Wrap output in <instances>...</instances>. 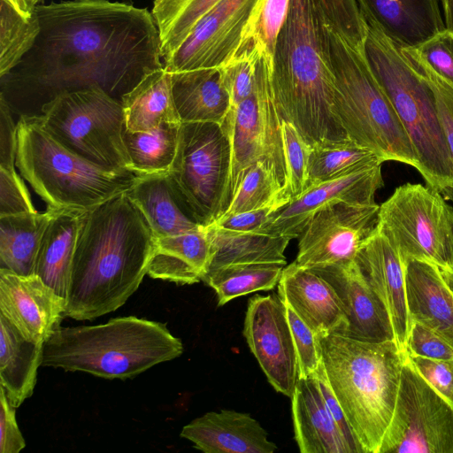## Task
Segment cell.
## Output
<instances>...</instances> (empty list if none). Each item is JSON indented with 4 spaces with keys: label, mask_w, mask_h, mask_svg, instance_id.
Here are the masks:
<instances>
[{
    "label": "cell",
    "mask_w": 453,
    "mask_h": 453,
    "mask_svg": "<svg viewBox=\"0 0 453 453\" xmlns=\"http://www.w3.org/2000/svg\"><path fill=\"white\" fill-rule=\"evenodd\" d=\"M366 23L402 48L415 47L445 29L439 0H357Z\"/></svg>",
    "instance_id": "obj_23"
},
{
    "label": "cell",
    "mask_w": 453,
    "mask_h": 453,
    "mask_svg": "<svg viewBox=\"0 0 453 453\" xmlns=\"http://www.w3.org/2000/svg\"><path fill=\"white\" fill-rule=\"evenodd\" d=\"M211 261L205 226L173 236L156 238L147 275L176 284L203 280Z\"/></svg>",
    "instance_id": "obj_27"
},
{
    "label": "cell",
    "mask_w": 453,
    "mask_h": 453,
    "mask_svg": "<svg viewBox=\"0 0 453 453\" xmlns=\"http://www.w3.org/2000/svg\"><path fill=\"white\" fill-rule=\"evenodd\" d=\"M17 149V124L4 95L0 100V168L15 169Z\"/></svg>",
    "instance_id": "obj_53"
},
{
    "label": "cell",
    "mask_w": 453,
    "mask_h": 453,
    "mask_svg": "<svg viewBox=\"0 0 453 453\" xmlns=\"http://www.w3.org/2000/svg\"><path fill=\"white\" fill-rule=\"evenodd\" d=\"M171 81L180 123L225 121L232 104L219 67L171 73Z\"/></svg>",
    "instance_id": "obj_26"
},
{
    "label": "cell",
    "mask_w": 453,
    "mask_h": 453,
    "mask_svg": "<svg viewBox=\"0 0 453 453\" xmlns=\"http://www.w3.org/2000/svg\"><path fill=\"white\" fill-rule=\"evenodd\" d=\"M324 35L334 82V111L348 138L385 161L417 167L411 142L357 46L325 19Z\"/></svg>",
    "instance_id": "obj_6"
},
{
    "label": "cell",
    "mask_w": 453,
    "mask_h": 453,
    "mask_svg": "<svg viewBox=\"0 0 453 453\" xmlns=\"http://www.w3.org/2000/svg\"><path fill=\"white\" fill-rule=\"evenodd\" d=\"M19 13L25 17H31L35 12L36 4L34 0H6Z\"/></svg>",
    "instance_id": "obj_54"
},
{
    "label": "cell",
    "mask_w": 453,
    "mask_h": 453,
    "mask_svg": "<svg viewBox=\"0 0 453 453\" xmlns=\"http://www.w3.org/2000/svg\"><path fill=\"white\" fill-rule=\"evenodd\" d=\"M243 335L271 386L291 398L298 379V363L279 295H256L249 299Z\"/></svg>",
    "instance_id": "obj_16"
},
{
    "label": "cell",
    "mask_w": 453,
    "mask_h": 453,
    "mask_svg": "<svg viewBox=\"0 0 453 453\" xmlns=\"http://www.w3.org/2000/svg\"><path fill=\"white\" fill-rule=\"evenodd\" d=\"M271 75L272 66L261 58L257 63L254 91L233 106L223 122L229 134L232 152L224 212L244 173L257 161L269 165L279 185L290 197L281 134L283 119L275 104Z\"/></svg>",
    "instance_id": "obj_12"
},
{
    "label": "cell",
    "mask_w": 453,
    "mask_h": 453,
    "mask_svg": "<svg viewBox=\"0 0 453 453\" xmlns=\"http://www.w3.org/2000/svg\"><path fill=\"white\" fill-rule=\"evenodd\" d=\"M311 270L332 286L342 303L348 320L343 336L372 342L395 341L388 313L356 260Z\"/></svg>",
    "instance_id": "obj_20"
},
{
    "label": "cell",
    "mask_w": 453,
    "mask_h": 453,
    "mask_svg": "<svg viewBox=\"0 0 453 453\" xmlns=\"http://www.w3.org/2000/svg\"><path fill=\"white\" fill-rule=\"evenodd\" d=\"M405 265L406 301L411 321L434 330L453 347V294L434 263L408 259Z\"/></svg>",
    "instance_id": "obj_25"
},
{
    "label": "cell",
    "mask_w": 453,
    "mask_h": 453,
    "mask_svg": "<svg viewBox=\"0 0 453 453\" xmlns=\"http://www.w3.org/2000/svg\"><path fill=\"white\" fill-rule=\"evenodd\" d=\"M407 452L453 453V405L414 369L408 356L379 453Z\"/></svg>",
    "instance_id": "obj_13"
},
{
    "label": "cell",
    "mask_w": 453,
    "mask_h": 453,
    "mask_svg": "<svg viewBox=\"0 0 453 453\" xmlns=\"http://www.w3.org/2000/svg\"><path fill=\"white\" fill-rule=\"evenodd\" d=\"M378 230L398 251L411 258L453 265V207L428 186L405 183L380 205Z\"/></svg>",
    "instance_id": "obj_11"
},
{
    "label": "cell",
    "mask_w": 453,
    "mask_h": 453,
    "mask_svg": "<svg viewBox=\"0 0 453 453\" xmlns=\"http://www.w3.org/2000/svg\"><path fill=\"white\" fill-rule=\"evenodd\" d=\"M126 127L149 131L167 123H180L172 93L171 73L165 67L147 73L121 96Z\"/></svg>",
    "instance_id": "obj_32"
},
{
    "label": "cell",
    "mask_w": 453,
    "mask_h": 453,
    "mask_svg": "<svg viewBox=\"0 0 453 453\" xmlns=\"http://www.w3.org/2000/svg\"><path fill=\"white\" fill-rule=\"evenodd\" d=\"M41 31L36 12L19 13L9 2L0 0V76L8 74L34 48Z\"/></svg>",
    "instance_id": "obj_38"
},
{
    "label": "cell",
    "mask_w": 453,
    "mask_h": 453,
    "mask_svg": "<svg viewBox=\"0 0 453 453\" xmlns=\"http://www.w3.org/2000/svg\"><path fill=\"white\" fill-rule=\"evenodd\" d=\"M326 21L347 39L364 47L367 23L357 0H314Z\"/></svg>",
    "instance_id": "obj_44"
},
{
    "label": "cell",
    "mask_w": 453,
    "mask_h": 453,
    "mask_svg": "<svg viewBox=\"0 0 453 453\" xmlns=\"http://www.w3.org/2000/svg\"><path fill=\"white\" fill-rule=\"evenodd\" d=\"M315 377L318 380L326 405L340 431L342 432L347 444L349 445L351 453H363L360 444L358 443L354 434L348 418L328 383L326 373L322 362Z\"/></svg>",
    "instance_id": "obj_52"
},
{
    "label": "cell",
    "mask_w": 453,
    "mask_h": 453,
    "mask_svg": "<svg viewBox=\"0 0 453 453\" xmlns=\"http://www.w3.org/2000/svg\"><path fill=\"white\" fill-rule=\"evenodd\" d=\"M180 436L205 453H273L276 444L249 413L208 411L183 426Z\"/></svg>",
    "instance_id": "obj_22"
},
{
    "label": "cell",
    "mask_w": 453,
    "mask_h": 453,
    "mask_svg": "<svg viewBox=\"0 0 453 453\" xmlns=\"http://www.w3.org/2000/svg\"><path fill=\"white\" fill-rule=\"evenodd\" d=\"M364 52L411 142L416 169L426 186L440 192L453 182V161L427 77L403 54L398 45L369 24Z\"/></svg>",
    "instance_id": "obj_8"
},
{
    "label": "cell",
    "mask_w": 453,
    "mask_h": 453,
    "mask_svg": "<svg viewBox=\"0 0 453 453\" xmlns=\"http://www.w3.org/2000/svg\"><path fill=\"white\" fill-rule=\"evenodd\" d=\"M262 57L252 49H241L219 67L232 107L249 97L254 91L258 60Z\"/></svg>",
    "instance_id": "obj_43"
},
{
    "label": "cell",
    "mask_w": 453,
    "mask_h": 453,
    "mask_svg": "<svg viewBox=\"0 0 453 453\" xmlns=\"http://www.w3.org/2000/svg\"><path fill=\"white\" fill-rule=\"evenodd\" d=\"M231 142L224 123H180L171 182L193 219L203 226L219 219L231 170Z\"/></svg>",
    "instance_id": "obj_10"
},
{
    "label": "cell",
    "mask_w": 453,
    "mask_h": 453,
    "mask_svg": "<svg viewBox=\"0 0 453 453\" xmlns=\"http://www.w3.org/2000/svg\"><path fill=\"white\" fill-rule=\"evenodd\" d=\"M447 201L453 202V182L445 185L440 191Z\"/></svg>",
    "instance_id": "obj_57"
},
{
    "label": "cell",
    "mask_w": 453,
    "mask_h": 453,
    "mask_svg": "<svg viewBox=\"0 0 453 453\" xmlns=\"http://www.w3.org/2000/svg\"><path fill=\"white\" fill-rule=\"evenodd\" d=\"M283 303L296 347L298 378L315 377L322 362L317 336L296 311Z\"/></svg>",
    "instance_id": "obj_45"
},
{
    "label": "cell",
    "mask_w": 453,
    "mask_h": 453,
    "mask_svg": "<svg viewBox=\"0 0 453 453\" xmlns=\"http://www.w3.org/2000/svg\"><path fill=\"white\" fill-rule=\"evenodd\" d=\"M220 1H154L151 13L159 31L164 60L181 45L199 19Z\"/></svg>",
    "instance_id": "obj_36"
},
{
    "label": "cell",
    "mask_w": 453,
    "mask_h": 453,
    "mask_svg": "<svg viewBox=\"0 0 453 453\" xmlns=\"http://www.w3.org/2000/svg\"><path fill=\"white\" fill-rule=\"evenodd\" d=\"M0 329V387L18 408L33 395L43 344L24 338L1 314Z\"/></svg>",
    "instance_id": "obj_30"
},
{
    "label": "cell",
    "mask_w": 453,
    "mask_h": 453,
    "mask_svg": "<svg viewBox=\"0 0 453 453\" xmlns=\"http://www.w3.org/2000/svg\"><path fill=\"white\" fill-rule=\"evenodd\" d=\"M0 452L19 453L26 442L16 421V411L0 387Z\"/></svg>",
    "instance_id": "obj_51"
},
{
    "label": "cell",
    "mask_w": 453,
    "mask_h": 453,
    "mask_svg": "<svg viewBox=\"0 0 453 453\" xmlns=\"http://www.w3.org/2000/svg\"><path fill=\"white\" fill-rule=\"evenodd\" d=\"M316 336L328 383L363 453H379L393 418L407 352L394 340Z\"/></svg>",
    "instance_id": "obj_4"
},
{
    "label": "cell",
    "mask_w": 453,
    "mask_h": 453,
    "mask_svg": "<svg viewBox=\"0 0 453 453\" xmlns=\"http://www.w3.org/2000/svg\"><path fill=\"white\" fill-rule=\"evenodd\" d=\"M363 275L384 304L395 342L406 352L411 327L405 291V265L398 251L378 230L363 242L357 257Z\"/></svg>",
    "instance_id": "obj_19"
},
{
    "label": "cell",
    "mask_w": 453,
    "mask_h": 453,
    "mask_svg": "<svg viewBox=\"0 0 453 453\" xmlns=\"http://www.w3.org/2000/svg\"><path fill=\"white\" fill-rule=\"evenodd\" d=\"M39 117L55 140L81 157L105 168L130 170L121 101L103 88L59 92L42 105Z\"/></svg>",
    "instance_id": "obj_9"
},
{
    "label": "cell",
    "mask_w": 453,
    "mask_h": 453,
    "mask_svg": "<svg viewBox=\"0 0 453 453\" xmlns=\"http://www.w3.org/2000/svg\"><path fill=\"white\" fill-rule=\"evenodd\" d=\"M444 18H445V27L453 32V0H441Z\"/></svg>",
    "instance_id": "obj_55"
},
{
    "label": "cell",
    "mask_w": 453,
    "mask_h": 453,
    "mask_svg": "<svg viewBox=\"0 0 453 453\" xmlns=\"http://www.w3.org/2000/svg\"><path fill=\"white\" fill-rule=\"evenodd\" d=\"M35 12L41 31L30 52L44 83L64 91L97 86L124 95L164 67L159 31L146 8L69 0L37 4Z\"/></svg>",
    "instance_id": "obj_1"
},
{
    "label": "cell",
    "mask_w": 453,
    "mask_h": 453,
    "mask_svg": "<svg viewBox=\"0 0 453 453\" xmlns=\"http://www.w3.org/2000/svg\"><path fill=\"white\" fill-rule=\"evenodd\" d=\"M35 3L37 4L39 2H41L42 0H34Z\"/></svg>",
    "instance_id": "obj_58"
},
{
    "label": "cell",
    "mask_w": 453,
    "mask_h": 453,
    "mask_svg": "<svg viewBox=\"0 0 453 453\" xmlns=\"http://www.w3.org/2000/svg\"><path fill=\"white\" fill-rule=\"evenodd\" d=\"M288 202L280 201L261 209L223 216L211 225L235 232H258L271 216Z\"/></svg>",
    "instance_id": "obj_50"
},
{
    "label": "cell",
    "mask_w": 453,
    "mask_h": 453,
    "mask_svg": "<svg viewBox=\"0 0 453 453\" xmlns=\"http://www.w3.org/2000/svg\"><path fill=\"white\" fill-rule=\"evenodd\" d=\"M408 358L427 383L453 405V359H435L410 354Z\"/></svg>",
    "instance_id": "obj_47"
},
{
    "label": "cell",
    "mask_w": 453,
    "mask_h": 453,
    "mask_svg": "<svg viewBox=\"0 0 453 453\" xmlns=\"http://www.w3.org/2000/svg\"><path fill=\"white\" fill-rule=\"evenodd\" d=\"M205 227L211 245L207 273L231 265H287L284 252L290 241L287 237L260 232L230 231L214 225Z\"/></svg>",
    "instance_id": "obj_31"
},
{
    "label": "cell",
    "mask_w": 453,
    "mask_h": 453,
    "mask_svg": "<svg viewBox=\"0 0 453 453\" xmlns=\"http://www.w3.org/2000/svg\"><path fill=\"white\" fill-rule=\"evenodd\" d=\"M290 0H259L241 49H252L273 67L279 34L285 23Z\"/></svg>",
    "instance_id": "obj_40"
},
{
    "label": "cell",
    "mask_w": 453,
    "mask_h": 453,
    "mask_svg": "<svg viewBox=\"0 0 453 453\" xmlns=\"http://www.w3.org/2000/svg\"><path fill=\"white\" fill-rule=\"evenodd\" d=\"M278 295L316 335H345L348 320L332 286L296 261L283 268Z\"/></svg>",
    "instance_id": "obj_21"
},
{
    "label": "cell",
    "mask_w": 453,
    "mask_h": 453,
    "mask_svg": "<svg viewBox=\"0 0 453 453\" xmlns=\"http://www.w3.org/2000/svg\"><path fill=\"white\" fill-rule=\"evenodd\" d=\"M147 219L156 238L199 228L175 191L168 173L139 175L127 192Z\"/></svg>",
    "instance_id": "obj_28"
},
{
    "label": "cell",
    "mask_w": 453,
    "mask_h": 453,
    "mask_svg": "<svg viewBox=\"0 0 453 453\" xmlns=\"http://www.w3.org/2000/svg\"><path fill=\"white\" fill-rule=\"evenodd\" d=\"M291 401L295 439L301 453H351L316 377L298 378Z\"/></svg>",
    "instance_id": "obj_24"
},
{
    "label": "cell",
    "mask_w": 453,
    "mask_h": 453,
    "mask_svg": "<svg viewBox=\"0 0 453 453\" xmlns=\"http://www.w3.org/2000/svg\"><path fill=\"white\" fill-rule=\"evenodd\" d=\"M16 167L48 207L90 210L127 192L139 174L109 169L72 152L45 129L39 116L17 123Z\"/></svg>",
    "instance_id": "obj_7"
},
{
    "label": "cell",
    "mask_w": 453,
    "mask_h": 453,
    "mask_svg": "<svg viewBox=\"0 0 453 453\" xmlns=\"http://www.w3.org/2000/svg\"><path fill=\"white\" fill-rule=\"evenodd\" d=\"M382 163L372 162L310 185L275 211L258 232L292 240L298 238L310 219L325 206L339 202L375 203V194L384 185Z\"/></svg>",
    "instance_id": "obj_17"
},
{
    "label": "cell",
    "mask_w": 453,
    "mask_h": 453,
    "mask_svg": "<svg viewBox=\"0 0 453 453\" xmlns=\"http://www.w3.org/2000/svg\"><path fill=\"white\" fill-rule=\"evenodd\" d=\"M180 127V123H167L137 132L125 127L123 140L130 170L139 175L168 173L176 155Z\"/></svg>",
    "instance_id": "obj_34"
},
{
    "label": "cell",
    "mask_w": 453,
    "mask_h": 453,
    "mask_svg": "<svg viewBox=\"0 0 453 453\" xmlns=\"http://www.w3.org/2000/svg\"><path fill=\"white\" fill-rule=\"evenodd\" d=\"M66 299L38 275L0 268V311L28 341L44 343L65 317Z\"/></svg>",
    "instance_id": "obj_18"
},
{
    "label": "cell",
    "mask_w": 453,
    "mask_h": 453,
    "mask_svg": "<svg viewBox=\"0 0 453 453\" xmlns=\"http://www.w3.org/2000/svg\"><path fill=\"white\" fill-rule=\"evenodd\" d=\"M376 161L384 162L374 152L349 138L316 142L311 145L307 187Z\"/></svg>",
    "instance_id": "obj_37"
},
{
    "label": "cell",
    "mask_w": 453,
    "mask_h": 453,
    "mask_svg": "<svg viewBox=\"0 0 453 453\" xmlns=\"http://www.w3.org/2000/svg\"><path fill=\"white\" fill-rule=\"evenodd\" d=\"M156 237L127 193L84 211L65 317L93 320L121 307L147 274Z\"/></svg>",
    "instance_id": "obj_2"
},
{
    "label": "cell",
    "mask_w": 453,
    "mask_h": 453,
    "mask_svg": "<svg viewBox=\"0 0 453 453\" xmlns=\"http://www.w3.org/2000/svg\"><path fill=\"white\" fill-rule=\"evenodd\" d=\"M380 205L339 202L318 211L300 233L296 263L316 269L355 261L374 232Z\"/></svg>",
    "instance_id": "obj_14"
},
{
    "label": "cell",
    "mask_w": 453,
    "mask_h": 453,
    "mask_svg": "<svg viewBox=\"0 0 453 453\" xmlns=\"http://www.w3.org/2000/svg\"><path fill=\"white\" fill-rule=\"evenodd\" d=\"M290 199L279 185L269 165L264 161H257L244 173L229 206L221 217L261 209Z\"/></svg>",
    "instance_id": "obj_39"
},
{
    "label": "cell",
    "mask_w": 453,
    "mask_h": 453,
    "mask_svg": "<svg viewBox=\"0 0 453 453\" xmlns=\"http://www.w3.org/2000/svg\"><path fill=\"white\" fill-rule=\"evenodd\" d=\"M37 211L16 170L0 168V217Z\"/></svg>",
    "instance_id": "obj_46"
},
{
    "label": "cell",
    "mask_w": 453,
    "mask_h": 453,
    "mask_svg": "<svg viewBox=\"0 0 453 453\" xmlns=\"http://www.w3.org/2000/svg\"><path fill=\"white\" fill-rule=\"evenodd\" d=\"M259 0H221L164 60L170 73L219 68L241 48Z\"/></svg>",
    "instance_id": "obj_15"
},
{
    "label": "cell",
    "mask_w": 453,
    "mask_h": 453,
    "mask_svg": "<svg viewBox=\"0 0 453 453\" xmlns=\"http://www.w3.org/2000/svg\"><path fill=\"white\" fill-rule=\"evenodd\" d=\"M182 352L181 341L165 324L128 316L96 326H59L43 343L41 366L126 380Z\"/></svg>",
    "instance_id": "obj_5"
},
{
    "label": "cell",
    "mask_w": 453,
    "mask_h": 453,
    "mask_svg": "<svg viewBox=\"0 0 453 453\" xmlns=\"http://www.w3.org/2000/svg\"><path fill=\"white\" fill-rule=\"evenodd\" d=\"M56 208L0 217V268L21 275L35 273L41 242Z\"/></svg>",
    "instance_id": "obj_33"
},
{
    "label": "cell",
    "mask_w": 453,
    "mask_h": 453,
    "mask_svg": "<svg viewBox=\"0 0 453 453\" xmlns=\"http://www.w3.org/2000/svg\"><path fill=\"white\" fill-rule=\"evenodd\" d=\"M281 134L288 174V193L293 198L308 186L311 145L290 122L284 119L281 123Z\"/></svg>",
    "instance_id": "obj_42"
},
{
    "label": "cell",
    "mask_w": 453,
    "mask_h": 453,
    "mask_svg": "<svg viewBox=\"0 0 453 453\" xmlns=\"http://www.w3.org/2000/svg\"><path fill=\"white\" fill-rule=\"evenodd\" d=\"M400 49L417 67L453 87V32L445 28L415 47Z\"/></svg>",
    "instance_id": "obj_41"
},
{
    "label": "cell",
    "mask_w": 453,
    "mask_h": 453,
    "mask_svg": "<svg viewBox=\"0 0 453 453\" xmlns=\"http://www.w3.org/2000/svg\"><path fill=\"white\" fill-rule=\"evenodd\" d=\"M441 277L453 294V265L439 267Z\"/></svg>",
    "instance_id": "obj_56"
},
{
    "label": "cell",
    "mask_w": 453,
    "mask_h": 453,
    "mask_svg": "<svg viewBox=\"0 0 453 453\" xmlns=\"http://www.w3.org/2000/svg\"><path fill=\"white\" fill-rule=\"evenodd\" d=\"M325 18L314 0H290L279 34L271 83L281 118L311 144L348 138L334 111Z\"/></svg>",
    "instance_id": "obj_3"
},
{
    "label": "cell",
    "mask_w": 453,
    "mask_h": 453,
    "mask_svg": "<svg viewBox=\"0 0 453 453\" xmlns=\"http://www.w3.org/2000/svg\"><path fill=\"white\" fill-rule=\"evenodd\" d=\"M419 70L427 77L434 90L438 119L453 161V87L437 76Z\"/></svg>",
    "instance_id": "obj_49"
},
{
    "label": "cell",
    "mask_w": 453,
    "mask_h": 453,
    "mask_svg": "<svg viewBox=\"0 0 453 453\" xmlns=\"http://www.w3.org/2000/svg\"><path fill=\"white\" fill-rule=\"evenodd\" d=\"M406 352L429 358L453 359V347L434 330L414 320L411 321Z\"/></svg>",
    "instance_id": "obj_48"
},
{
    "label": "cell",
    "mask_w": 453,
    "mask_h": 453,
    "mask_svg": "<svg viewBox=\"0 0 453 453\" xmlns=\"http://www.w3.org/2000/svg\"><path fill=\"white\" fill-rule=\"evenodd\" d=\"M84 211L56 209L45 229L36 257L35 274L65 299Z\"/></svg>",
    "instance_id": "obj_29"
},
{
    "label": "cell",
    "mask_w": 453,
    "mask_h": 453,
    "mask_svg": "<svg viewBox=\"0 0 453 453\" xmlns=\"http://www.w3.org/2000/svg\"><path fill=\"white\" fill-rule=\"evenodd\" d=\"M284 267L276 263L231 265L208 272L203 281L215 290L222 306L242 296L273 289Z\"/></svg>",
    "instance_id": "obj_35"
}]
</instances>
